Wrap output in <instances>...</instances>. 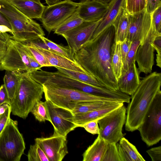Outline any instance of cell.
I'll list each match as a JSON object with an SVG mask.
<instances>
[{
    "instance_id": "obj_12",
    "label": "cell",
    "mask_w": 161,
    "mask_h": 161,
    "mask_svg": "<svg viewBox=\"0 0 161 161\" xmlns=\"http://www.w3.org/2000/svg\"><path fill=\"white\" fill-rule=\"evenodd\" d=\"M101 19L97 21H84L61 35L66 40L73 57L74 53L91 39Z\"/></svg>"
},
{
    "instance_id": "obj_40",
    "label": "cell",
    "mask_w": 161,
    "mask_h": 161,
    "mask_svg": "<svg viewBox=\"0 0 161 161\" xmlns=\"http://www.w3.org/2000/svg\"><path fill=\"white\" fill-rule=\"evenodd\" d=\"M146 152L151 157L152 161H161V146L152 148L147 150Z\"/></svg>"
},
{
    "instance_id": "obj_19",
    "label": "cell",
    "mask_w": 161,
    "mask_h": 161,
    "mask_svg": "<svg viewBox=\"0 0 161 161\" xmlns=\"http://www.w3.org/2000/svg\"><path fill=\"white\" fill-rule=\"evenodd\" d=\"M21 12L30 19H40L46 6L40 0H8Z\"/></svg>"
},
{
    "instance_id": "obj_14",
    "label": "cell",
    "mask_w": 161,
    "mask_h": 161,
    "mask_svg": "<svg viewBox=\"0 0 161 161\" xmlns=\"http://www.w3.org/2000/svg\"><path fill=\"white\" fill-rule=\"evenodd\" d=\"M35 141L43 149L49 161H61L68 153L66 137L54 132L50 137L36 138Z\"/></svg>"
},
{
    "instance_id": "obj_33",
    "label": "cell",
    "mask_w": 161,
    "mask_h": 161,
    "mask_svg": "<svg viewBox=\"0 0 161 161\" xmlns=\"http://www.w3.org/2000/svg\"><path fill=\"white\" fill-rule=\"evenodd\" d=\"M125 8L129 14L140 12L146 8L147 0H125Z\"/></svg>"
},
{
    "instance_id": "obj_45",
    "label": "cell",
    "mask_w": 161,
    "mask_h": 161,
    "mask_svg": "<svg viewBox=\"0 0 161 161\" xmlns=\"http://www.w3.org/2000/svg\"><path fill=\"white\" fill-rule=\"evenodd\" d=\"M11 36L7 32L0 31V48L6 50L8 42Z\"/></svg>"
},
{
    "instance_id": "obj_48",
    "label": "cell",
    "mask_w": 161,
    "mask_h": 161,
    "mask_svg": "<svg viewBox=\"0 0 161 161\" xmlns=\"http://www.w3.org/2000/svg\"><path fill=\"white\" fill-rule=\"evenodd\" d=\"M9 106V105L6 103H3L0 106V115L5 112Z\"/></svg>"
},
{
    "instance_id": "obj_17",
    "label": "cell",
    "mask_w": 161,
    "mask_h": 161,
    "mask_svg": "<svg viewBox=\"0 0 161 161\" xmlns=\"http://www.w3.org/2000/svg\"><path fill=\"white\" fill-rule=\"evenodd\" d=\"M136 61L131 64L128 69L122 72L117 80L119 90L122 92L131 96L140 84V72L136 64Z\"/></svg>"
},
{
    "instance_id": "obj_46",
    "label": "cell",
    "mask_w": 161,
    "mask_h": 161,
    "mask_svg": "<svg viewBox=\"0 0 161 161\" xmlns=\"http://www.w3.org/2000/svg\"><path fill=\"white\" fill-rule=\"evenodd\" d=\"M29 58L32 72L40 70L42 67L34 58L30 51L29 53Z\"/></svg>"
},
{
    "instance_id": "obj_38",
    "label": "cell",
    "mask_w": 161,
    "mask_h": 161,
    "mask_svg": "<svg viewBox=\"0 0 161 161\" xmlns=\"http://www.w3.org/2000/svg\"><path fill=\"white\" fill-rule=\"evenodd\" d=\"M153 45L154 50L157 52L156 65L161 68V35H158L156 36Z\"/></svg>"
},
{
    "instance_id": "obj_10",
    "label": "cell",
    "mask_w": 161,
    "mask_h": 161,
    "mask_svg": "<svg viewBox=\"0 0 161 161\" xmlns=\"http://www.w3.org/2000/svg\"><path fill=\"white\" fill-rule=\"evenodd\" d=\"M78 6L71 0H64L45 7L40 19L45 29L50 33L71 15Z\"/></svg>"
},
{
    "instance_id": "obj_39",
    "label": "cell",
    "mask_w": 161,
    "mask_h": 161,
    "mask_svg": "<svg viewBox=\"0 0 161 161\" xmlns=\"http://www.w3.org/2000/svg\"><path fill=\"white\" fill-rule=\"evenodd\" d=\"M88 132L93 134H98L99 133V128L97 121L88 122L84 124L82 126Z\"/></svg>"
},
{
    "instance_id": "obj_49",
    "label": "cell",
    "mask_w": 161,
    "mask_h": 161,
    "mask_svg": "<svg viewBox=\"0 0 161 161\" xmlns=\"http://www.w3.org/2000/svg\"><path fill=\"white\" fill-rule=\"evenodd\" d=\"M46 3L48 5H50L53 4L55 3L58 2L60 0H45Z\"/></svg>"
},
{
    "instance_id": "obj_21",
    "label": "cell",
    "mask_w": 161,
    "mask_h": 161,
    "mask_svg": "<svg viewBox=\"0 0 161 161\" xmlns=\"http://www.w3.org/2000/svg\"><path fill=\"white\" fill-rule=\"evenodd\" d=\"M123 105V102H117L109 106L90 112L74 114V122L77 127H82L85 124L97 121Z\"/></svg>"
},
{
    "instance_id": "obj_41",
    "label": "cell",
    "mask_w": 161,
    "mask_h": 161,
    "mask_svg": "<svg viewBox=\"0 0 161 161\" xmlns=\"http://www.w3.org/2000/svg\"><path fill=\"white\" fill-rule=\"evenodd\" d=\"M11 113V108L9 105L5 112L3 114L0 115V134L5 127L9 119L10 118Z\"/></svg>"
},
{
    "instance_id": "obj_35",
    "label": "cell",
    "mask_w": 161,
    "mask_h": 161,
    "mask_svg": "<svg viewBox=\"0 0 161 161\" xmlns=\"http://www.w3.org/2000/svg\"><path fill=\"white\" fill-rule=\"evenodd\" d=\"M22 43L26 46L34 58L42 67H52L47 59L36 47L28 43Z\"/></svg>"
},
{
    "instance_id": "obj_50",
    "label": "cell",
    "mask_w": 161,
    "mask_h": 161,
    "mask_svg": "<svg viewBox=\"0 0 161 161\" xmlns=\"http://www.w3.org/2000/svg\"><path fill=\"white\" fill-rule=\"evenodd\" d=\"M6 50L0 48V62L4 56Z\"/></svg>"
},
{
    "instance_id": "obj_16",
    "label": "cell",
    "mask_w": 161,
    "mask_h": 161,
    "mask_svg": "<svg viewBox=\"0 0 161 161\" xmlns=\"http://www.w3.org/2000/svg\"><path fill=\"white\" fill-rule=\"evenodd\" d=\"M77 4L76 11L84 21L101 19L108 8V5L96 0L80 2Z\"/></svg>"
},
{
    "instance_id": "obj_34",
    "label": "cell",
    "mask_w": 161,
    "mask_h": 161,
    "mask_svg": "<svg viewBox=\"0 0 161 161\" xmlns=\"http://www.w3.org/2000/svg\"><path fill=\"white\" fill-rule=\"evenodd\" d=\"M140 44V42L139 40L132 42L130 49L123 64L122 72L127 70L132 63L136 61V55Z\"/></svg>"
},
{
    "instance_id": "obj_51",
    "label": "cell",
    "mask_w": 161,
    "mask_h": 161,
    "mask_svg": "<svg viewBox=\"0 0 161 161\" xmlns=\"http://www.w3.org/2000/svg\"><path fill=\"white\" fill-rule=\"evenodd\" d=\"M104 4L108 5L113 0H96Z\"/></svg>"
},
{
    "instance_id": "obj_25",
    "label": "cell",
    "mask_w": 161,
    "mask_h": 161,
    "mask_svg": "<svg viewBox=\"0 0 161 161\" xmlns=\"http://www.w3.org/2000/svg\"><path fill=\"white\" fill-rule=\"evenodd\" d=\"M117 102H120L81 101L75 104L72 112L74 115L87 113L109 106Z\"/></svg>"
},
{
    "instance_id": "obj_9",
    "label": "cell",
    "mask_w": 161,
    "mask_h": 161,
    "mask_svg": "<svg viewBox=\"0 0 161 161\" xmlns=\"http://www.w3.org/2000/svg\"><path fill=\"white\" fill-rule=\"evenodd\" d=\"M126 113V108L123 105L97 120L99 128L98 135L108 144L117 143L125 135L122 129Z\"/></svg>"
},
{
    "instance_id": "obj_32",
    "label": "cell",
    "mask_w": 161,
    "mask_h": 161,
    "mask_svg": "<svg viewBox=\"0 0 161 161\" xmlns=\"http://www.w3.org/2000/svg\"><path fill=\"white\" fill-rule=\"evenodd\" d=\"M27 158L28 161H49L43 149L36 142L30 146Z\"/></svg>"
},
{
    "instance_id": "obj_28",
    "label": "cell",
    "mask_w": 161,
    "mask_h": 161,
    "mask_svg": "<svg viewBox=\"0 0 161 161\" xmlns=\"http://www.w3.org/2000/svg\"><path fill=\"white\" fill-rule=\"evenodd\" d=\"M84 22L78 14L76 10L74 13L54 30V33L58 35L62 34L77 26Z\"/></svg>"
},
{
    "instance_id": "obj_30",
    "label": "cell",
    "mask_w": 161,
    "mask_h": 161,
    "mask_svg": "<svg viewBox=\"0 0 161 161\" xmlns=\"http://www.w3.org/2000/svg\"><path fill=\"white\" fill-rule=\"evenodd\" d=\"M35 119L40 122L48 121L50 122V119L46 101L43 102L41 100L37 101L31 112Z\"/></svg>"
},
{
    "instance_id": "obj_6",
    "label": "cell",
    "mask_w": 161,
    "mask_h": 161,
    "mask_svg": "<svg viewBox=\"0 0 161 161\" xmlns=\"http://www.w3.org/2000/svg\"><path fill=\"white\" fill-rule=\"evenodd\" d=\"M18 123L10 118L0 134V161H19L25 148Z\"/></svg>"
},
{
    "instance_id": "obj_20",
    "label": "cell",
    "mask_w": 161,
    "mask_h": 161,
    "mask_svg": "<svg viewBox=\"0 0 161 161\" xmlns=\"http://www.w3.org/2000/svg\"><path fill=\"white\" fill-rule=\"evenodd\" d=\"M122 7H125V0H113L108 5V8L91 38L96 37L106 28L112 25L120 9Z\"/></svg>"
},
{
    "instance_id": "obj_3",
    "label": "cell",
    "mask_w": 161,
    "mask_h": 161,
    "mask_svg": "<svg viewBox=\"0 0 161 161\" xmlns=\"http://www.w3.org/2000/svg\"><path fill=\"white\" fill-rule=\"evenodd\" d=\"M18 84L15 93L10 105L14 115L25 119L36 102L41 100L44 93L43 86L26 72L14 71Z\"/></svg>"
},
{
    "instance_id": "obj_15",
    "label": "cell",
    "mask_w": 161,
    "mask_h": 161,
    "mask_svg": "<svg viewBox=\"0 0 161 161\" xmlns=\"http://www.w3.org/2000/svg\"><path fill=\"white\" fill-rule=\"evenodd\" d=\"M129 26L127 38L130 41L139 40L141 42L151 26L150 14L146 8L133 14H129Z\"/></svg>"
},
{
    "instance_id": "obj_29",
    "label": "cell",
    "mask_w": 161,
    "mask_h": 161,
    "mask_svg": "<svg viewBox=\"0 0 161 161\" xmlns=\"http://www.w3.org/2000/svg\"><path fill=\"white\" fill-rule=\"evenodd\" d=\"M3 80L9 97L11 101L14 97L17 88L18 77L14 71H6Z\"/></svg>"
},
{
    "instance_id": "obj_5",
    "label": "cell",
    "mask_w": 161,
    "mask_h": 161,
    "mask_svg": "<svg viewBox=\"0 0 161 161\" xmlns=\"http://www.w3.org/2000/svg\"><path fill=\"white\" fill-rule=\"evenodd\" d=\"M46 100L72 112L75 105L81 101L119 102L96 96L78 90L49 85H42Z\"/></svg>"
},
{
    "instance_id": "obj_8",
    "label": "cell",
    "mask_w": 161,
    "mask_h": 161,
    "mask_svg": "<svg viewBox=\"0 0 161 161\" xmlns=\"http://www.w3.org/2000/svg\"><path fill=\"white\" fill-rule=\"evenodd\" d=\"M29 52L22 42L10 39L5 55L0 62V70L32 72Z\"/></svg>"
},
{
    "instance_id": "obj_13",
    "label": "cell",
    "mask_w": 161,
    "mask_h": 161,
    "mask_svg": "<svg viewBox=\"0 0 161 161\" xmlns=\"http://www.w3.org/2000/svg\"><path fill=\"white\" fill-rule=\"evenodd\" d=\"M158 35H161V34L157 33L151 25L148 32L140 43L135 57V60L140 73L147 74L152 72L154 63L155 51L153 44Z\"/></svg>"
},
{
    "instance_id": "obj_44",
    "label": "cell",
    "mask_w": 161,
    "mask_h": 161,
    "mask_svg": "<svg viewBox=\"0 0 161 161\" xmlns=\"http://www.w3.org/2000/svg\"><path fill=\"white\" fill-rule=\"evenodd\" d=\"M161 6V0H147L146 8L148 12L151 14L156 8Z\"/></svg>"
},
{
    "instance_id": "obj_23",
    "label": "cell",
    "mask_w": 161,
    "mask_h": 161,
    "mask_svg": "<svg viewBox=\"0 0 161 161\" xmlns=\"http://www.w3.org/2000/svg\"><path fill=\"white\" fill-rule=\"evenodd\" d=\"M108 143L98 135L83 154V161H102Z\"/></svg>"
},
{
    "instance_id": "obj_26",
    "label": "cell",
    "mask_w": 161,
    "mask_h": 161,
    "mask_svg": "<svg viewBox=\"0 0 161 161\" xmlns=\"http://www.w3.org/2000/svg\"><path fill=\"white\" fill-rule=\"evenodd\" d=\"M121 43L114 42L111 48V63L114 75L118 80L121 74L123 66L121 54Z\"/></svg>"
},
{
    "instance_id": "obj_11",
    "label": "cell",
    "mask_w": 161,
    "mask_h": 161,
    "mask_svg": "<svg viewBox=\"0 0 161 161\" xmlns=\"http://www.w3.org/2000/svg\"><path fill=\"white\" fill-rule=\"evenodd\" d=\"M45 101L54 132L66 137L70 132L77 127L74 122L73 114L71 111L55 105L49 100Z\"/></svg>"
},
{
    "instance_id": "obj_7",
    "label": "cell",
    "mask_w": 161,
    "mask_h": 161,
    "mask_svg": "<svg viewBox=\"0 0 161 161\" xmlns=\"http://www.w3.org/2000/svg\"><path fill=\"white\" fill-rule=\"evenodd\" d=\"M142 140L149 147L161 139V91L157 93L143 122L137 129Z\"/></svg>"
},
{
    "instance_id": "obj_27",
    "label": "cell",
    "mask_w": 161,
    "mask_h": 161,
    "mask_svg": "<svg viewBox=\"0 0 161 161\" xmlns=\"http://www.w3.org/2000/svg\"><path fill=\"white\" fill-rule=\"evenodd\" d=\"M55 68L58 71L83 82L93 86L106 88L95 78L89 74L57 67Z\"/></svg>"
},
{
    "instance_id": "obj_43",
    "label": "cell",
    "mask_w": 161,
    "mask_h": 161,
    "mask_svg": "<svg viewBox=\"0 0 161 161\" xmlns=\"http://www.w3.org/2000/svg\"><path fill=\"white\" fill-rule=\"evenodd\" d=\"M11 101L9 97L7 91L4 84L0 87V106L4 103L10 105Z\"/></svg>"
},
{
    "instance_id": "obj_4",
    "label": "cell",
    "mask_w": 161,
    "mask_h": 161,
    "mask_svg": "<svg viewBox=\"0 0 161 161\" xmlns=\"http://www.w3.org/2000/svg\"><path fill=\"white\" fill-rule=\"evenodd\" d=\"M0 12L10 24L13 31L11 39L23 42L45 36L39 24L23 14L8 0H0Z\"/></svg>"
},
{
    "instance_id": "obj_22",
    "label": "cell",
    "mask_w": 161,
    "mask_h": 161,
    "mask_svg": "<svg viewBox=\"0 0 161 161\" xmlns=\"http://www.w3.org/2000/svg\"><path fill=\"white\" fill-rule=\"evenodd\" d=\"M112 24L115 30L114 42H122L127 38L129 26V16L125 7L120 8Z\"/></svg>"
},
{
    "instance_id": "obj_37",
    "label": "cell",
    "mask_w": 161,
    "mask_h": 161,
    "mask_svg": "<svg viewBox=\"0 0 161 161\" xmlns=\"http://www.w3.org/2000/svg\"><path fill=\"white\" fill-rule=\"evenodd\" d=\"M151 25L153 28L159 34H161V6L150 14Z\"/></svg>"
},
{
    "instance_id": "obj_52",
    "label": "cell",
    "mask_w": 161,
    "mask_h": 161,
    "mask_svg": "<svg viewBox=\"0 0 161 161\" xmlns=\"http://www.w3.org/2000/svg\"><path fill=\"white\" fill-rule=\"evenodd\" d=\"M80 2H85L86 1H92L93 0H80Z\"/></svg>"
},
{
    "instance_id": "obj_31",
    "label": "cell",
    "mask_w": 161,
    "mask_h": 161,
    "mask_svg": "<svg viewBox=\"0 0 161 161\" xmlns=\"http://www.w3.org/2000/svg\"><path fill=\"white\" fill-rule=\"evenodd\" d=\"M40 37L43 42L54 52L75 61L74 57L71 54L70 50L68 47H64L56 43L45 37L44 36H41Z\"/></svg>"
},
{
    "instance_id": "obj_36",
    "label": "cell",
    "mask_w": 161,
    "mask_h": 161,
    "mask_svg": "<svg viewBox=\"0 0 161 161\" xmlns=\"http://www.w3.org/2000/svg\"><path fill=\"white\" fill-rule=\"evenodd\" d=\"M102 161H120L116 143L108 144Z\"/></svg>"
},
{
    "instance_id": "obj_24",
    "label": "cell",
    "mask_w": 161,
    "mask_h": 161,
    "mask_svg": "<svg viewBox=\"0 0 161 161\" xmlns=\"http://www.w3.org/2000/svg\"><path fill=\"white\" fill-rule=\"evenodd\" d=\"M116 143L120 161H145L135 146L123 137Z\"/></svg>"
},
{
    "instance_id": "obj_1",
    "label": "cell",
    "mask_w": 161,
    "mask_h": 161,
    "mask_svg": "<svg viewBox=\"0 0 161 161\" xmlns=\"http://www.w3.org/2000/svg\"><path fill=\"white\" fill-rule=\"evenodd\" d=\"M114 28L112 24L91 38L74 55L75 61L106 88L119 90L111 63V48Z\"/></svg>"
},
{
    "instance_id": "obj_2",
    "label": "cell",
    "mask_w": 161,
    "mask_h": 161,
    "mask_svg": "<svg viewBox=\"0 0 161 161\" xmlns=\"http://www.w3.org/2000/svg\"><path fill=\"white\" fill-rule=\"evenodd\" d=\"M161 73L156 71L140 81L126 109L125 130L131 132L137 130L156 95L161 90Z\"/></svg>"
},
{
    "instance_id": "obj_47",
    "label": "cell",
    "mask_w": 161,
    "mask_h": 161,
    "mask_svg": "<svg viewBox=\"0 0 161 161\" xmlns=\"http://www.w3.org/2000/svg\"><path fill=\"white\" fill-rule=\"evenodd\" d=\"M0 25L6 26L12 30L11 25L9 21L6 17L1 12H0Z\"/></svg>"
},
{
    "instance_id": "obj_42",
    "label": "cell",
    "mask_w": 161,
    "mask_h": 161,
    "mask_svg": "<svg viewBox=\"0 0 161 161\" xmlns=\"http://www.w3.org/2000/svg\"><path fill=\"white\" fill-rule=\"evenodd\" d=\"M132 42L127 38L121 43V54L123 64L130 49Z\"/></svg>"
},
{
    "instance_id": "obj_18",
    "label": "cell",
    "mask_w": 161,
    "mask_h": 161,
    "mask_svg": "<svg viewBox=\"0 0 161 161\" xmlns=\"http://www.w3.org/2000/svg\"><path fill=\"white\" fill-rule=\"evenodd\" d=\"M36 47L47 59L52 67L60 68L88 74L75 61L58 53Z\"/></svg>"
}]
</instances>
